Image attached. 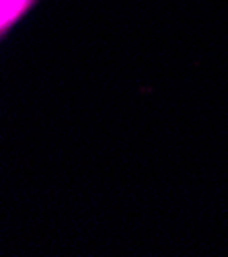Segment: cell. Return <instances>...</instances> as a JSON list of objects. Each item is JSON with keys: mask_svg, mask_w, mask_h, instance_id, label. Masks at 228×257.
I'll use <instances>...</instances> for the list:
<instances>
[{"mask_svg": "<svg viewBox=\"0 0 228 257\" xmlns=\"http://www.w3.org/2000/svg\"><path fill=\"white\" fill-rule=\"evenodd\" d=\"M35 0H0V35L23 17Z\"/></svg>", "mask_w": 228, "mask_h": 257, "instance_id": "cell-1", "label": "cell"}]
</instances>
